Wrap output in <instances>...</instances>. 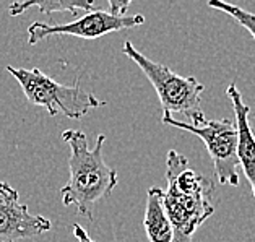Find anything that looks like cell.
<instances>
[{
	"label": "cell",
	"mask_w": 255,
	"mask_h": 242,
	"mask_svg": "<svg viewBox=\"0 0 255 242\" xmlns=\"http://www.w3.org/2000/svg\"><path fill=\"white\" fill-rule=\"evenodd\" d=\"M122 52L132 59L145 77L150 80L153 88L156 90L163 116H172L174 113L184 114L190 119V125H203L207 117L202 109V95L205 86L195 77H182L172 72L158 62H153L143 55L130 41H126L122 46Z\"/></svg>",
	"instance_id": "3"
},
{
	"label": "cell",
	"mask_w": 255,
	"mask_h": 242,
	"mask_svg": "<svg viewBox=\"0 0 255 242\" xmlns=\"http://www.w3.org/2000/svg\"><path fill=\"white\" fill-rule=\"evenodd\" d=\"M62 140L70 146V179L60 189L62 202L65 207H75L80 215L93 221L96 203L109 197L117 185V171L103 158L106 135L99 133L93 148L88 146V138L82 130L68 128L62 133Z\"/></svg>",
	"instance_id": "2"
},
{
	"label": "cell",
	"mask_w": 255,
	"mask_h": 242,
	"mask_svg": "<svg viewBox=\"0 0 255 242\" xmlns=\"http://www.w3.org/2000/svg\"><path fill=\"white\" fill-rule=\"evenodd\" d=\"M254 121H255V117H254Z\"/></svg>",
	"instance_id": "14"
},
{
	"label": "cell",
	"mask_w": 255,
	"mask_h": 242,
	"mask_svg": "<svg viewBox=\"0 0 255 242\" xmlns=\"http://www.w3.org/2000/svg\"><path fill=\"white\" fill-rule=\"evenodd\" d=\"M228 98L231 99L234 116H236V132H238V159L239 167L244 172L251 185L252 195L255 198V135L249 122L251 108L244 103L239 88L234 83L228 86Z\"/></svg>",
	"instance_id": "8"
},
{
	"label": "cell",
	"mask_w": 255,
	"mask_h": 242,
	"mask_svg": "<svg viewBox=\"0 0 255 242\" xmlns=\"http://www.w3.org/2000/svg\"><path fill=\"white\" fill-rule=\"evenodd\" d=\"M143 228L150 242H172V228L163 207V189H148Z\"/></svg>",
	"instance_id": "9"
},
{
	"label": "cell",
	"mask_w": 255,
	"mask_h": 242,
	"mask_svg": "<svg viewBox=\"0 0 255 242\" xmlns=\"http://www.w3.org/2000/svg\"><path fill=\"white\" fill-rule=\"evenodd\" d=\"M167 189L163 207L172 228V242H192L198 228L215 213V184L189 167V159L169 150L166 156Z\"/></svg>",
	"instance_id": "1"
},
{
	"label": "cell",
	"mask_w": 255,
	"mask_h": 242,
	"mask_svg": "<svg viewBox=\"0 0 255 242\" xmlns=\"http://www.w3.org/2000/svg\"><path fill=\"white\" fill-rule=\"evenodd\" d=\"M46 216L33 215L20 202L16 189L0 181V242H18L51 231Z\"/></svg>",
	"instance_id": "7"
},
{
	"label": "cell",
	"mask_w": 255,
	"mask_h": 242,
	"mask_svg": "<svg viewBox=\"0 0 255 242\" xmlns=\"http://www.w3.org/2000/svg\"><path fill=\"white\" fill-rule=\"evenodd\" d=\"M143 23H145L143 15L117 16L108 10H93L78 20L65 24H46L41 21L31 23V26L28 28V44L34 46L39 41L54 34H68L85 39H96L109 33H116V31L140 26Z\"/></svg>",
	"instance_id": "6"
},
{
	"label": "cell",
	"mask_w": 255,
	"mask_h": 242,
	"mask_svg": "<svg viewBox=\"0 0 255 242\" xmlns=\"http://www.w3.org/2000/svg\"><path fill=\"white\" fill-rule=\"evenodd\" d=\"M130 7V2H121V0H109V10L113 15L124 16L127 15V8Z\"/></svg>",
	"instance_id": "12"
},
{
	"label": "cell",
	"mask_w": 255,
	"mask_h": 242,
	"mask_svg": "<svg viewBox=\"0 0 255 242\" xmlns=\"http://www.w3.org/2000/svg\"><path fill=\"white\" fill-rule=\"evenodd\" d=\"M7 72L21 86L29 101L34 106L44 108L51 117L62 113L68 119H82L91 109L106 106V101L96 98L91 91L83 90L78 82L72 86L60 85L44 75L39 68L28 70L8 65Z\"/></svg>",
	"instance_id": "4"
},
{
	"label": "cell",
	"mask_w": 255,
	"mask_h": 242,
	"mask_svg": "<svg viewBox=\"0 0 255 242\" xmlns=\"http://www.w3.org/2000/svg\"><path fill=\"white\" fill-rule=\"evenodd\" d=\"M208 7L210 8H215V10H221L223 13H226L236 20L244 29H247L251 36L255 39V13L252 11H247L244 8L238 7V5H233V3H226V2H221V0H210L208 2Z\"/></svg>",
	"instance_id": "11"
},
{
	"label": "cell",
	"mask_w": 255,
	"mask_h": 242,
	"mask_svg": "<svg viewBox=\"0 0 255 242\" xmlns=\"http://www.w3.org/2000/svg\"><path fill=\"white\" fill-rule=\"evenodd\" d=\"M28 8H38L41 13L51 15L55 11H68L77 15V11H93L95 2L93 0H42V2H13L8 7L10 16L23 15Z\"/></svg>",
	"instance_id": "10"
},
{
	"label": "cell",
	"mask_w": 255,
	"mask_h": 242,
	"mask_svg": "<svg viewBox=\"0 0 255 242\" xmlns=\"http://www.w3.org/2000/svg\"><path fill=\"white\" fill-rule=\"evenodd\" d=\"M72 231H73V234H75V238H77L78 242H95L88 236V233H86L80 225H73L72 226Z\"/></svg>",
	"instance_id": "13"
},
{
	"label": "cell",
	"mask_w": 255,
	"mask_h": 242,
	"mask_svg": "<svg viewBox=\"0 0 255 242\" xmlns=\"http://www.w3.org/2000/svg\"><path fill=\"white\" fill-rule=\"evenodd\" d=\"M161 122L185 132H190L200 138L213 161L216 181L221 185H239V159H238V132L231 119L207 121L203 125H190L189 122L177 121L172 116H163Z\"/></svg>",
	"instance_id": "5"
}]
</instances>
